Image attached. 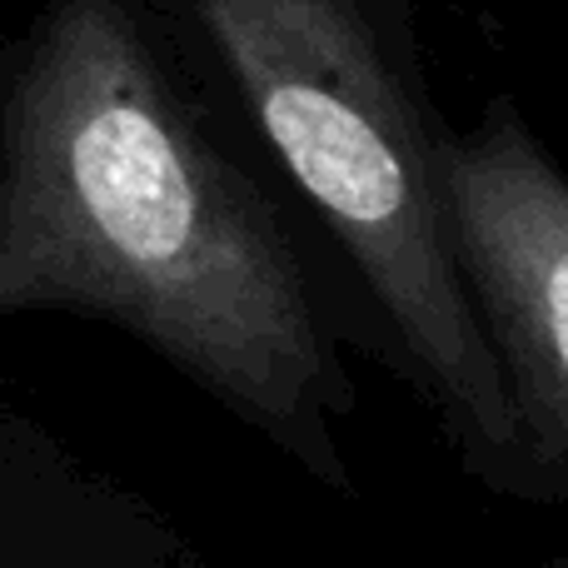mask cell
I'll return each mask as SVG.
<instances>
[{"mask_svg":"<svg viewBox=\"0 0 568 568\" xmlns=\"http://www.w3.org/2000/svg\"><path fill=\"white\" fill-rule=\"evenodd\" d=\"M145 344L334 494L359 384L294 215L155 0H40L0 40V320Z\"/></svg>","mask_w":568,"mask_h":568,"instance_id":"cell-1","label":"cell"},{"mask_svg":"<svg viewBox=\"0 0 568 568\" xmlns=\"http://www.w3.org/2000/svg\"><path fill=\"white\" fill-rule=\"evenodd\" d=\"M539 568H568V554H564V559H549V564H539Z\"/></svg>","mask_w":568,"mask_h":568,"instance_id":"cell-4","label":"cell"},{"mask_svg":"<svg viewBox=\"0 0 568 568\" xmlns=\"http://www.w3.org/2000/svg\"><path fill=\"white\" fill-rule=\"evenodd\" d=\"M439 205L454 275L499 364L534 504H568V165L509 95L444 130Z\"/></svg>","mask_w":568,"mask_h":568,"instance_id":"cell-3","label":"cell"},{"mask_svg":"<svg viewBox=\"0 0 568 568\" xmlns=\"http://www.w3.org/2000/svg\"><path fill=\"white\" fill-rule=\"evenodd\" d=\"M359 284L389 364L479 489L534 504L499 364L454 275L419 0H155Z\"/></svg>","mask_w":568,"mask_h":568,"instance_id":"cell-2","label":"cell"}]
</instances>
